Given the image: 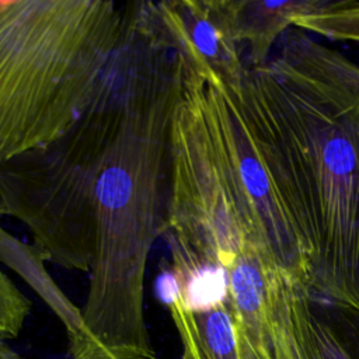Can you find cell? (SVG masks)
I'll use <instances>...</instances> for the list:
<instances>
[{
	"instance_id": "cell-1",
	"label": "cell",
	"mask_w": 359,
	"mask_h": 359,
	"mask_svg": "<svg viewBox=\"0 0 359 359\" xmlns=\"http://www.w3.org/2000/svg\"><path fill=\"white\" fill-rule=\"evenodd\" d=\"M243 108L304 251L311 300L359 313V66L287 32L247 67Z\"/></svg>"
},
{
	"instance_id": "cell-2",
	"label": "cell",
	"mask_w": 359,
	"mask_h": 359,
	"mask_svg": "<svg viewBox=\"0 0 359 359\" xmlns=\"http://www.w3.org/2000/svg\"><path fill=\"white\" fill-rule=\"evenodd\" d=\"M118 52L122 118L97 182L88 290L67 359H156L144 279L161 234L170 123L182 81L174 11L161 1H126Z\"/></svg>"
},
{
	"instance_id": "cell-3",
	"label": "cell",
	"mask_w": 359,
	"mask_h": 359,
	"mask_svg": "<svg viewBox=\"0 0 359 359\" xmlns=\"http://www.w3.org/2000/svg\"><path fill=\"white\" fill-rule=\"evenodd\" d=\"M178 31L182 81L170 123L160 237L170 254L224 269L244 245L255 247L309 292L304 251L243 108V79H222L185 28Z\"/></svg>"
},
{
	"instance_id": "cell-4",
	"label": "cell",
	"mask_w": 359,
	"mask_h": 359,
	"mask_svg": "<svg viewBox=\"0 0 359 359\" xmlns=\"http://www.w3.org/2000/svg\"><path fill=\"white\" fill-rule=\"evenodd\" d=\"M125 3L0 0V163L62 136L118 48Z\"/></svg>"
},
{
	"instance_id": "cell-5",
	"label": "cell",
	"mask_w": 359,
	"mask_h": 359,
	"mask_svg": "<svg viewBox=\"0 0 359 359\" xmlns=\"http://www.w3.org/2000/svg\"><path fill=\"white\" fill-rule=\"evenodd\" d=\"M123 81L116 48L91 101L62 136L0 163V213L28 229L45 262L90 271L95 189L121 123Z\"/></svg>"
},
{
	"instance_id": "cell-6",
	"label": "cell",
	"mask_w": 359,
	"mask_h": 359,
	"mask_svg": "<svg viewBox=\"0 0 359 359\" xmlns=\"http://www.w3.org/2000/svg\"><path fill=\"white\" fill-rule=\"evenodd\" d=\"M226 271L227 302L238 330L252 344L266 345L269 304L276 279L283 269L258 248L244 245Z\"/></svg>"
},
{
	"instance_id": "cell-7",
	"label": "cell",
	"mask_w": 359,
	"mask_h": 359,
	"mask_svg": "<svg viewBox=\"0 0 359 359\" xmlns=\"http://www.w3.org/2000/svg\"><path fill=\"white\" fill-rule=\"evenodd\" d=\"M324 3L325 0H227L234 36L243 48L247 46V67L265 65L272 45L292 25V20L318 10Z\"/></svg>"
},
{
	"instance_id": "cell-8",
	"label": "cell",
	"mask_w": 359,
	"mask_h": 359,
	"mask_svg": "<svg viewBox=\"0 0 359 359\" xmlns=\"http://www.w3.org/2000/svg\"><path fill=\"white\" fill-rule=\"evenodd\" d=\"M175 325L182 359H240L237 324L229 302L192 311L175 299L165 300Z\"/></svg>"
},
{
	"instance_id": "cell-9",
	"label": "cell",
	"mask_w": 359,
	"mask_h": 359,
	"mask_svg": "<svg viewBox=\"0 0 359 359\" xmlns=\"http://www.w3.org/2000/svg\"><path fill=\"white\" fill-rule=\"evenodd\" d=\"M309 292L286 272H280L271 299L266 345L271 359H311L307 342Z\"/></svg>"
},
{
	"instance_id": "cell-10",
	"label": "cell",
	"mask_w": 359,
	"mask_h": 359,
	"mask_svg": "<svg viewBox=\"0 0 359 359\" xmlns=\"http://www.w3.org/2000/svg\"><path fill=\"white\" fill-rule=\"evenodd\" d=\"M292 25L332 41L359 42V1L325 0L318 10L296 15Z\"/></svg>"
},
{
	"instance_id": "cell-11",
	"label": "cell",
	"mask_w": 359,
	"mask_h": 359,
	"mask_svg": "<svg viewBox=\"0 0 359 359\" xmlns=\"http://www.w3.org/2000/svg\"><path fill=\"white\" fill-rule=\"evenodd\" d=\"M307 342L311 359H359V339L339 334L311 310L307 317Z\"/></svg>"
},
{
	"instance_id": "cell-12",
	"label": "cell",
	"mask_w": 359,
	"mask_h": 359,
	"mask_svg": "<svg viewBox=\"0 0 359 359\" xmlns=\"http://www.w3.org/2000/svg\"><path fill=\"white\" fill-rule=\"evenodd\" d=\"M29 311L31 302L0 266V341L17 338Z\"/></svg>"
},
{
	"instance_id": "cell-13",
	"label": "cell",
	"mask_w": 359,
	"mask_h": 359,
	"mask_svg": "<svg viewBox=\"0 0 359 359\" xmlns=\"http://www.w3.org/2000/svg\"><path fill=\"white\" fill-rule=\"evenodd\" d=\"M237 338H238L240 359H271L268 346L252 344L247 338V335L241 330H238V327H237Z\"/></svg>"
},
{
	"instance_id": "cell-14",
	"label": "cell",
	"mask_w": 359,
	"mask_h": 359,
	"mask_svg": "<svg viewBox=\"0 0 359 359\" xmlns=\"http://www.w3.org/2000/svg\"><path fill=\"white\" fill-rule=\"evenodd\" d=\"M0 359H24L6 341H0Z\"/></svg>"
}]
</instances>
